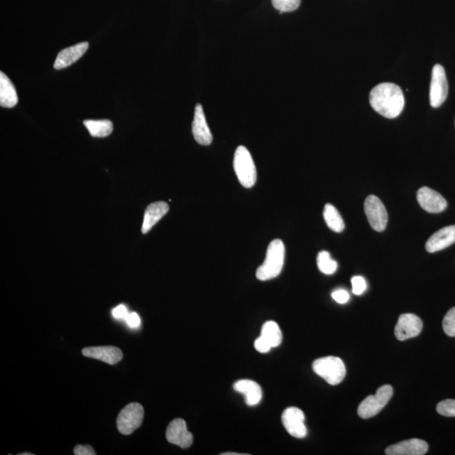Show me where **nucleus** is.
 I'll return each mask as SVG.
<instances>
[{"label": "nucleus", "instance_id": "cd10ccee", "mask_svg": "<svg viewBox=\"0 0 455 455\" xmlns=\"http://www.w3.org/2000/svg\"><path fill=\"white\" fill-rule=\"evenodd\" d=\"M353 293L355 295H361L367 288V284L364 277L355 276L352 279Z\"/></svg>", "mask_w": 455, "mask_h": 455}, {"label": "nucleus", "instance_id": "a878e982", "mask_svg": "<svg viewBox=\"0 0 455 455\" xmlns=\"http://www.w3.org/2000/svg\"><path fill=\"white\" fill-rule=\"evenodd\" d=\"M442 328L449 337H455V307L450 309L442 321Z\"/></svg>", "mask_w": 455, "mask_h": 455}, {"label": "nucleus", "instance_id": "2f4dec72", "mask_svg": "<svg viewBox=\"0 0 455 455\" xmlns=\"http://www.w3.org/2000/svg\"><path fill=\"white\" fill-rule=\"evenodd\" d=\"M127 323L132 328L139 327L140 325V318L137 313L128 314L126 318Z\"/></svg>", "mask_w": 455, "mask_h": 455}, {"label": "nucleus", "instance_id": "f257e3e1", "mask_svg": "<svg viewBox=\"0 0 455 455\" xmlns=\"http://www.w3.org/2000/svg\"><path fill=\"white\" fill-rule=\"evenodd\" d=\"M369 102L378 114L385 118H396L405 107L403 91L397 84L382 83L370 92Z\"/></svg>", "mask_w": 455, "mask_h": 455}, {"label": "nucleus", "instance_id": "9b49d317", "mask_svg": "<svg viewBox=\"0 0 455 455\" xmlns=\"http://www.w3.org/2000/svg\"><path fill=\"white\" fill-rule=\"evenodd\" d=\"M167 438L169 442L179 446L181 449H187L192 445V434L187 430L186 422L180 418L173 420L167 430Z\"/></svg>", "mask_w": 455, "mask_h": 455}, {"label": "nucleus", "instance_id": "412c9836", "mask_svg": "<svg viewBox=\"0 0 455 455\" xmlns=\"http://www.w3.org/2000/svg\"><path fill=\"white\" fill-rule=\"evenodd\" d=\"M84 125L94 138H105L114 131V124L109 120H86Z\"/></svg>", "mask_w": 455, "mask_h": 455}, {"label": "nucleus", "instance_id": "a211bd4d", "mask_svg": "<svg viewBox=\"0 0 455 455\" xmlns=\"http://www.w3.org/2000/svg\"><path fill=\"white\" fill-rule=\"evenodd\" d=\"M169 205L166 202H155L148 205L144 212L142 233L144 235L150 232L153 227L167 215Z\"/></svg>", "mask_w": 455, "mask_h": 455}, {"label": "nucleus", "instance_id": "20e7f679", "mask_svg": "<svg viewBox=\"0 0 455 455\" xmlns=\"http://www.w3.org/2000/svg\"><path fill=\"white\" fill-rule=\"evenodd\" d=\"M233 169L240 183L245 188H251L256 184V169L251 153L247 148L239 146L233 157Z\"/></svg>", "mask_w": 455, "mask_h": 455}, {"label": "nucleus", "instance_id": "bb28decb", "mask_svg": "<svg viewBox=\"0 0 455 455\" xmlns=\"http://www.w3.org/2000/svg\"><path fill=\"white\" fill-rule=\"evenodd\" d=\"M437 412L442 416L455 417V400H445L438 403Z\"/></svg>", "mask_w": 455, "mask_h": 455}, {"label": "nucleus", "instance_id": "7c9ffc66", "mask_svg": "<svg viewBox=\"0 0 455 455\" xmlns=\"http://www.w3.org/2000/svg\"><path fill=\"white\" fill-rule=\"evenodd\" d=\"M75 454L76 455H95L96 453L93 448L90 445H77L75 448Z\"/></svg>", "mask_w": 455, "mask_h": 455}, {"label": "nucleus", "instance_id": "7ed1b4c3", "mask_svg": "<svg viewBox=\"0 0 455 455\" xmlns=\"http://www.w3.org/2000/svg\"><path fill=\"white\" fill-rule=\"evenodd\" d=\"M312 367L317 376L331 385H339L347 372L344 361L340 357L332 356L318 358L313 362Z\"/></svg>", "mask_w": 455, "mask_h": 455}, {"label": "nucleus", "instance_id": "2eb2a0df", "mask_svg": "<svg viewBox=\"0 0 455 455\" xmlns=\"http://www.w3.org/2000/svg\"><path fill=\"white\" fill-rule=\"evenodd\" d=\"M455 243V225H450L433 233L426 241V249L430 253L442 251Z\"/></svg>", "mask_w": 455, "mask_h": 455}, {"label": "nucleus", "instance_id": "6ab92c4d", "mask_svg": "<svg viewBox=\"0 0 455 455\" xmlns=\"http://www.w3.org/2000/svg\"><path fill=\"white\" fill-rule=\"evenodd\" d=\"M237 392L244 394L245 403L254 406L259 405L263 398L261 386L256 382L249 380H241L233 385Z\"/></svg>", "mask_w": 455, "mask_h": 455}, {"label": "nucleus", "instance_id": "0eeeda50", "mask_svg": "<svg viewBox=\"0 0 455 455\" xmlns=\"http://www.w3.org/2000/svg\"><path fill=\"white\" fill-rule=\"evenodd\" d=\"M364 211L370 226L378 232L384 231L388 223V213L378 196L370 195L366 199Z\"/></svg>", "mask_w": 455, "mask_h": 455}, {"label": "nucleus", "instance_id": "f03ea898", "mask_svg": "<svg viewBox=\"0 0 455 455\" xmlns=\"http://www.w3.org/2000/svg\"><path fill=\"white\" fill-rule=\"evenodd\" d=\"M285 259V247L283 241L277 239L269 244L265 259L256 271L257 279L268 281L275 279L283 270Z\"/></svg>", "mask_w": 455, "mask_h": 455}, {"label": "nucleus", "instance_id": "5701e85b", "mask_svg": "<svg viewBox=\"0 0 455 455\" xmlns=\"http://www.w3.org/2000/svg\"><path fill=\"white\" fill-rule=\"evenodd\" d=\"M261 337L268 342L272 348L279 347L283 340V334L275 321L265 322L261 328Z\"/></svg>", "mask_w": 455, "mask_h": 455}, {"label": "nucleus", "instance_id": "ddd939ff", "mask_svg": "<svg viewBox=\"0 0 455 455\" xmlns=\"http://www.w3.org/2000/svg\"><path fill=\"white\" fill-rule=\"evenodd\" d=\"M192 134L197 143L209 145L213 142V135L205 118L202 105L197 104L195 107L194 120L192 123Z\"/></svg>", "mask_w": 455, "mask_h": 455}, {"label": "nucleus", "instance_id": "c85d7f7f", "mask_svg": "<svg viewBox=\"0 0 455 455\" xmlns=\"http://www.w3.org/2000/svg\"><path fill=\"white\" fill-rule=\"evenodd\" d=\"M332 299L337 302L338 304H344L348 303L350 300V295L347 290L337 289L332 295Z\"/></svg>", "mask_w": 455, "mask_h": 455}, {"label": "nucleus", "instance_id": "b1692460", "mask_svg": "<svg viewBox=\"0 0 455 455\" xmlns=\"http://www.w3.org/2000/svg\"><path fill=\"white\" fill-rule=\"evenodd\" d=\"M317 265L320 271L325 275H332L337 270V261L332 259L331 254L325 251L318 254Z\"/></svg>", "mask_w": 455, "mask_h": 455}, {"label": "nucleus", "instance_id": "393cba45", "mask_svg": "<svg viewBox=\"0 0 455 455\" xmlns=\"http://www.w3.org/2000/svg\"><path fill=\"white\" fill-rule=\"evenodd\" d=\"M273 7L280 13L295 11L300 7L301 0H272Z\"/></svg>", "mask_w": 455, "mask_h": 455}, {"label": "nucleus", "instance_id": "4468645a", "mask_svg": "<svg viewBox=\"0 0 455 455\" xmlns=\"http://www.w3.org/2000/svg\"><path fill=\"white\" fill-rule=\"evenodd\" d=\"M429 450L428 442L412 438L388 447L385 450L387 455H424Z\"/></svg>", "mask_w": 455, "mask_h": 455}, {"label": "nucleus", "instance_id": "aec40b11", "mask_svg": "<svg viewBox=\"0 0 455 455\" xmlns=\"http://www.w3.org/2000/svg\"><path fill=\"white\" fill-rule=\"evenodd\" d=\"M18 103V95L13 83L3 72H0V106L12 108Z\"/></svg>", "mask_w": 455, "mask_h": 455}, {"label": "nucleus", "instance_id": "f3484780", "mask_svg": "<svg viewBox=\"0 0 455 455\" xmlns=\"http://www.w3.org/2000/svg\"><path fill=\"white\" fill-rule=\"evenodd\" d=\"M83 355L94 360H102L108 364L114 365L122 360L123 357L121 349L116 347H92L84 348Z\"/></svg>", "mask_w": 455, "mask_h": 455}, {"label": "nucleus", "instance_id": "4be33fe9", "mask_svg": "<svg viewBox=\"0 0 455 455\" xmlns=\"http://www.w3.org/2000/svg\"><path fill=\"white\" fill-rule=\"evenodd\" d=\"M323 216L326 224L332 231L341 233L344 231V221L342 219L340 213L332 204H325Z\"/></svg>", "mask_w": 455, "mask_h": 455}, {"label": "nucleus", "instance_id": "39448f33", "mask_svg": "<svg viewBox=\"0 0 455 455\" xmlns=\"http://www.w3.org/2000/svg\"><path fill=\"white\" fill-rule=\"evenodd\" d=\"M392 396V386L389 385L381 386L374 396H369L361 402L357 409L358 416L364 419L376 416L388 404Z\"/></svg>", "mask_w": 455, "mask_h": 455}, {"label": "nucleus", "instance_id": "c756f323", "mask_svg": "<svg viewBox=\"0 0 455 455\" xmlns=\"http://www.w3.org/2000/svg\"><path fill=\"white\" fill-rule=\"evenodd\" d=\"M255 348L257 352L261 353H267L272 349L271 346L269 345L268 342L264 339L263 337L257 338L255 341Z\"/></svg>", "mask_w": 455, "mask_h": 455}, {"label": "nucleus", "instance_id": "f8f14e48", "mask_svg": "<svg viewBox=\"0 0 455 455\" xmlns=\"http://www.w3.org/2000/svg\"><path fill=\"white\" fill-rule=\"evenodd\" d=\"M418 203L425 211L431 213H440L447 208V201L436 191L424 187L419 189L417 194Z\"/></svg>", "mask_w": 455, "mask_h": 455}, {"label": "nucleus", "instance_id": "1a4fd4ad", "mask_svg": "<svg viewBox=\"0 0 455 455\" xmlns=\"http://www.w3.org/2000/svg\"><path fill=\"white\" fill-rule=\"evenodd\" d=\"M304 414L297 408L286 409L282 415V422L287 432L297 438H304L307 435V429L304 424Z\"/></svg>", "mask_w": 455, "mask_h": 455}, {"label": "nucleus", "instance_id": "423d86ee", "mask_svg": "<svg viewBox=\"0 0 455 455\" xmlns=\"http://www.w3.org/2000/svg\"><path fill=\"white\" fill-rule=\"evenodd\" d=\"M144 416V410L139 403L127 405L121 410L116 419L119 432L123 435L132 434L142 424Z\"/></svg>", "mask_w": 455, "mask_h": 455}, {"label": "nucleus", "instance_id": "dca6fc26", "mask_svg": "<svg viewBox=\"0 0 455 455\" xmlns=\"http://www.w3.org/2000/svg\"><path fill=\"white\" fill-rule=\"evenodd\" d=\"M88 48V43H80L76 44L59 52L57 59L55 60L54 68L60 70L72 65L86 54Z\"/></svg>", "mask_w": 455, "mask_h": 455}, {"label": "nucleus", "instance_id": "9d476101", "mask_svg": "<svg viewBox=\"0 0 455 455\" xmlns=\"http://www.w3.org/2000/svg\"><path fill=\"white\" fill-rule=\"evenodd\" d=\"M422 321L419 317L413 314H404L399 318L394 335L399 341H406L416 337L422 332Z\"/></svg>", "mask_w": 455, "mask_h": 455}, {"label": "nucleus", "instance_id": "6e6552de", "mask_svg": "<svg viewBox=\"0 0 455 455\" xmlns=\"http://www.w3.org/2000/svg\"><path fill=\"white\" fill-rule=\"evenodd\" d=\"M449 86L444 67L436 64L433 68L430 86V103L434 108L440 107L448 96Z\"/></svg>", "mask_w": 455, "mask_h": 455}, {"label": "nucleus", "instance_id": "473e14b6", "mask_svg": "<svg viewBox=\"0 0 455 455\" xmlns=\"http://www.w3.org/2000/svg\"><path fill=\"white\" fill-rule=\"evenodd\" d=\"M128 315V309L123 304L118 306V307H116L114 311H112V316H114L116 319H123V318H126Z\"/></svg>", "mask_w": 455, "mask_h": 455}]
</instances>
